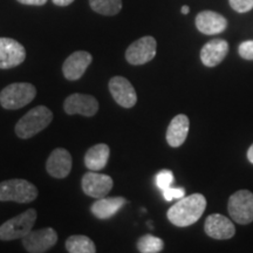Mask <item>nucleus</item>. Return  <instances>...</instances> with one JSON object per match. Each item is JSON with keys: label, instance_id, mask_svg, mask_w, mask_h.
<instances>
[{"label": "nucleus", "instance_id": "obj_1", "mask_svg": "<svg viewBox=\"0 0 253 253\" xmlns=\"http://www.w3.org/2000/svg\"><path fill=\"white\" fill-rule=\"evenodd\" d=\"M207 209V199L202 194H192L183 197L168 210L167 217L171 224L178 227L192 225L203 216Z\"/></svg>", "mask_w": 253, "mask_h": 253}, {"label": "nucleus", "instance_id": "obj_2", "mask_svg": "<svg viewBox=\"0 0 253 253\" xmlns=\"http://www.w3.org/2000/svg\"><path fill=\"white\" fill-rule=\"evenodd\" d=\"M53 113L45 106H38L25 114L15 125L14 131L19 138L27 140L33 137L50 125Z\"/></svg>", "mask_w": 253, "mask_h": 253}, {"label": "nucleus", "instance_id": "obj_3", "mask_svg": "<svg viewBox=\"0 0 253 253\" xmlns=\"http://www.w3.org/2000/svg\"><path fill=\"white\" fill-rule=\"evenodd\" d=\"M37 95V89L28 82H15L0 91V104L5 109H20L30 104Z\"/></svg>", "mask_w": 253, "mask_h": 253}, {"label": "nucleus", "instance_id": "obj_4", "mask_svg": "<svg viewBox=\"0 0 253 253\" xmlns=\"http://www.w3.org/2000/svg\"><path fill=\"white\" fill-rule=\"evenodd\" d=\"M38 197V189L26 179H7L0 183V202L31 203Z\"/></svg>", "mask_w": 253, "mask_h": 253}, {"label": "nucleus", "instance_id": "obj_5", "mask_svg": "<svg viewBox=\"0 0 253 253\" xmlns=\"http://www.w3.org/2000/svg\"><path fill=\"white\" fill-rule=\"evenodd\" d=\"M36 220L37 211L34 209H28L25 212L6 220L2 225H0V240L9 242L23 239L33 229Z\"/></svg>", "mask_w": 253, "mask_h": 253}, {"label": "nucleus", "instance_id": "obj_6", "mask_svg": "<svg viewBox=\"0 0 253 253\" xmlns=\"http://www.w3.org/2000/svg\"><path fill=\"white\" fill-rule=\"evenodd\" d=\"M227 211L231 219L240 225L253 221V194L249 190H239L230 196Z\"/></svg>", "mask_w": 253, "mask_h": 253}, {"label": "nucleus", "instance_id": "obj_7", "mask_svg": "<svg viewBox=\"0 0 253 253\" xmlns=\"http://www.w3.org/2000/svg\"><path fill=\"white\" fill-rule=\"evenodd\" d=\"M58 242V233L52 227L32 230L23 238V246L30 253H43Z\"/></svg>", "mask_w": 253, "mask_h": 253}, {"label": "nucleus", "instance_id": "obj_8", "mask_svg": "<svg viewBox=\"0 0 253 253\" xmlns=\"http://www.w3.org/2000/svg\"><path fill=\"white\" fill-rule=\"evenodd\" d=\"M157 42L153 37H143L136 40L126 50V60L130 65H144L156 55Z\"/></svg>", "mask_w": 253, "mask_h": 253}, {"label": "nucleus", "instance_id": "obj_9", "mask_svg": "<svg viewBox=\"0 0 253 253\" xmlns=\"http://www.w3.org/2000/svg\"><path fill=\"white\" fill-rule=\"evenodd\" d=\"M26 59L25 47L11 38H0V69H11Z\"/></svg>", "mask_w": 253, "mask_h": 253}, {"label": "nucleus", "instance_id": "obj_10", "mask_svg": "<svg viewBox=\"0 0 253 253\" xmlns=\"http://www.w3.org/2000/svg\"><path fill=\"white\" fill-rule=\"evenodd\" d=\"M113 178L104 173L89 171L82 177L81 186L87 196L93 198H102L109 194L113 189Z\"/></svg>", "mask_w": 253, "mask_h": 253}, {"label": "nucleus", "instance_id": "obj_11", "mask_svg": "<svg viewBox=\"0 0 253 253\" xmlns=\"http://www.w3.org/2000/svg\"><path fill=\"white\" fill-rule=\"evenodd\" d=\"M63 109L68 115L80 114L82 116L90 118L99 110V102L94 96L87 94L75 93L69 95L63 103Z\"/></svg>", "mask_w": 253, "mask_h": 253}, {"label": "nucleus", "instance_id": "obj_12", "mask_svg": "<svg viewBox=\"0 0 253 253\" xmlns=\"http://www.w3.org/2000/svg\"><path fill=\"white\" fill-rule=\"evenodd\" d=\"M109 91L115 102L123 108H132L137 102V95L131 82L123 77H114L110 79Z\"/></svg>", "mask_w": 253, "mask_h": 253}, {"label": "nucleus", "instance_id": "obj_13", "mask_svg": "<svg viewBox=\"0 0 253 253\" xmlns=\"http://www.w3.org/2000/svg\"><path fill=\"white\" fill-rule=\"evenodd\" d=\"M93 56L86 50H78L66 59L62 65V73L69 81H77L84 77V72L89 67Z\"/></svg>", "mask_w": 253, "mask_h": 253}, {"label": "nucleus", "instance_id": "obj_14", "mask_svg": "<svg viewBox=\"0 0 253 253\" xmlns=\"http://www.w3.org/2000/svg\"><path fill=\"white\" fill-rule=\"evenodd\" d=\"M204 230L209 237L217 240L231 239L236 235V227L233 225V221L219 213L210 214L205 219Z\"/></svg>", "mask_w": 253, "mask_h": 253}, {"label": "nucleus", "instance_id": "obj_15", "mask_svg": "<svg viewBox=\"0 0 253 253\" xmlns=\"http://www.w3.org/2000/svg\"><path fill=\"white\" fill-rule=\"evenodd\" d=\"M72 155L63 148H56L46 162V170L54 178H65L72 171Z\"/></svg>", "mask_w": 253, "mask_h": 253}, {"label": "nucleus", "instance_id": "obj_16", "mask_svg": "<svg viewBox=\"0 0 253 253\" xmlns=\"http://www.w3.org/2000/svg\"><path fill=\"white\" fill-rule=\"evenodd\" d=\"M196 27L201 33L214 36L224 32L227 27V20L223 15L213 11H203L196 17Z\"/></svg>", "mask_w": 253, "mask_h": 253}, {"label": "nucleus", "instance_id": "obj_17", "mask_svg": "<svg viewBox=\"0 0 253 253\" xmlns=\"http://www.w3.org/2000/svg\"><path fill=\"white\" fill-rule=\"evenodd\" d=\"M229 53V43L223 39H213L201 49V60L207 67H216Z\"/></svg>", "mask_w": 253, "mask_h": 253}, {"label": "nucleus", "instance_id": "obj_18", "mask_svg": "<svg viewBox=\"0 0 253 253\" xmlns=\"http://www.w3.org/2000/svg\"><path fill=\"white\" fill-rule=\"evenodd\" d=\"M190 121L184 114L176 115L171 120L167 130V142L170 147L178 148L184 143L189 134Z\"/></svg>", "mask_w": 253, "mask_h": 253}, {"label": "nucleus", "instance_id": "obj_19", "mask_svg": "<svg viewBox=\"0 0 253 253\" xmlns=\"http://www.w3.org/2000/svg\"><path fill=\"white\" fill-rule=\"evenodd\" d=\"M126 203V199L123 197H102L91 205L90 211L97 219L106 220L115 216Z\"/></svg>", "mask_w": 253, "mask_h": 253}, {"label": "nucleus", "instance_id": "obj_20", "mask_svg": "<svg viewBox=\"0 0 253 253\" xmlns=\"http://www.w3.org/2000/svg\"><path fill=\"white\" fill-rule=\"evenodd\" d=\"M110 149L107 144L99 143L87 150L84 155V166L90 171H100L106 168L109 161Z\"/></svg>", "mask_w": 253, "mask_h": 253}, {"label": "nucleus", "instance_id": "obj_21", "mask_svg": "<svg viewBox=\"0 0 253 253\" xmlns=\"http://www.w3.org/2000/svg\"><path fill=\"white\" fill-rule=\"evenodd\" d=\"M66 249L69 253H95L96 246L86 236H71L66 240Z\"/></svg>", "mask_w": 253, "mask_h": 253}, {"label": "nucleus", "instance_id": "obj_22", "mask_svg": "<svg viewBox=\"0 0 253 253\" xmlns=\"http://www.w3.org/2000/svg\"><path fill=\"white\" fill-rule=\"evenodd\" d=\"M89 4L96 13L109 17L118 14L122 9V0H89Z\"/></svg>", "mask_w": 253, "mask_h": 253}, {"label": "nucleus", "instance_id": "obj_23", "mask_svg": "<svg viewBox=\"0 0 253 253\" xmlns=\"http://www.w3.org/2000/svg\"><path fill=\"white\" fill-rule=\"evenodd\" d=\"M164 248L163 240L153 235L141 237L137 242V250L141 253H158Z\"/></svg>", "mask_w": 253, "mask_h": 253}, {"label": "nucleus", "instance_id": "obj_24", "mask_svg": "<svg viewBox=\"0 0 253 253\" xmlns=\"http://www.w3.org/2000/svg\"><path fill=\"white\" fill-rule=\"evenodd\" d=\"M173 181H175V177H173L172 171L170 170H162L160 171L155 177V182H156L157 188L160 190H166L172 185Z\"/></svg>", "mask_w": 253, "mask_h": 253}, {"label": "nucleus", "instance_id": "obj_25", "mask_svg": "<svg viewBox=\"0 0 253 253\" xmlns=\"http://www.w3.org/2000/svg\"><path fill=\"white\" fill-rule=\"evenodd\" d=\"M230 6L238 13H246L253 8V0H229Z\"/></svg>", "mask_w": 253, "mask_h": 253}, {"label": "nucleus", "instance_id": "obj_26", "mask_svg": "<svg viewBox=\"0 0 253 253\" xmlns=\"http://www.w3.org/2000/svg\"><path fill=\"white\" fill-rule=\"evenodd\" d=\"M163 197L166 201L170 202L172 199H181L185 196V190L183 188H168L166 190H163Z\"/></svg>", "mask_w": 253, "mask_h": 253}, {"label": "nucleus", "instance_id": "obj_27", "mask_svg": "<svg viewBox=\"0 0 253 253\" xmlns=\"http://www.w3.org/2000/svg\"><path fill=\"white\" fill-rule=\"evenodd\" d=\"M239 55L245 60H253V40L244 41L239 45L238 48Z\"/></svg>", "mask_w": 253, "mask_h": 253}, {"label": "nucleus", "instance_id": "obj_28", "mask_svg": "<svg viewBox=\"0 0 253 253\" xmlns=\"http://www.w3.org/2000/svg\"><path fill=\"white\" fill-rule=\"evenodd\" d=\"M23 5H31V6H42L47 2V0H18Z\"/></svg>", "mask_w": 253, "mask_h": 253}, {"label": "nucleus", "instance_id": "obj_29", "mask_svg": "<svg viewBox=\"0 0 253 253\" xmlns=\"http://www.w3.org/2000/svg\"><path fill=\"white\" fill-rule=\"evenodd\" d=\"M53 4H55L56 6H68L71 5L74 0H52Z\"/></svg>", "mask_w": 253, "mask_h": 253}, {"label": "nucleus", "instance_id": "obj_30", "mask_svg": "<svg viewBox=\"0 0 253 253\" xmlns=\"http://www.w3.org/2000/svg\"><path fill=\"white\" fill-rule=\"evenodd\" d=\"M248 160L253 164V144L249 148L248 150Z\"/></svg>", "mask_w": 253, "mask_h": 253}, {"label": "nucleus", "instance_id": "obj_31", "mask_svg": "<svg viewBox=\"0 0 253 253\" xmlns=\"http://www.w3.org/2000/svg\"><path fill=\"white\" fill-rule=\"evenodd\" d=\"M181 11H182V13H183V14H188V13H189V11H190L189 6H186V5H185V6H183Z\"/></svg>", "mask_w": 253, "mask_h": 253}]
</instances>
